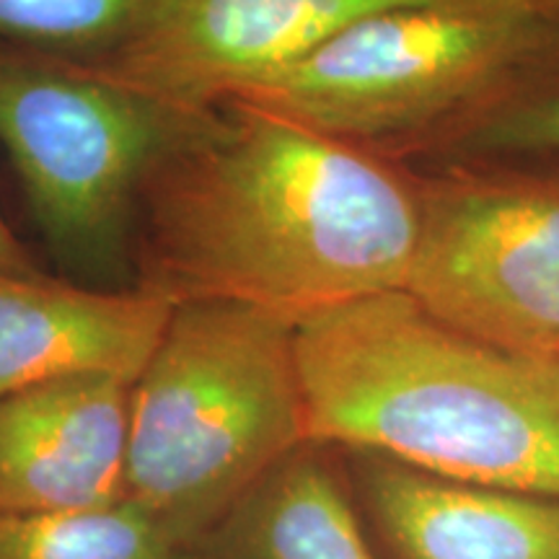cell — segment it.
<instances>
[{"label":"cell","mask_w":559,"mask_h":559,"mask_svg":"<svg viewBox=\"0 0 559 559\" xmlns=\"http://www.w3.org/2000/svg\"><path fill=\"white\" fill-rule=\"evenodd\" d=\"M153 288L304 321L404 290L419 200L347 140L243 102L210 107L145 187Z\"/></svg>","instance_id":"1"},{"label":"cell","mask_w":559,"mask_h":559,"mask_svg":"<svg viewBox=\"0 0 559 559\" xmlns=\"http://www.w3.org/2000/svg\"><path fill=\"white\" fill-rule=\"evenodd\" d=\"M309 443L559 498V362L495 347L407 290L296 324Z\"/></svg>","instance_id":"2"},{"label":"cell","mask_w":559,"mask_h":559,"mask_svg":"<svg viewBox=\"0 0 559 559\" xmlns=\"http://www.w3.org/2000/svg\"><path fill=\"white\" fill-rule=\"evenodd\" d=\"M306 443L296 321L226 300L174 306L132 383L124 502L192 551Z\"/></svg>","instance_id":"3"},{"label":"cell","mask_w":559,"mask_h":559,"mask_svg":"<svg viewBox=\"0 0 559 559\" xmlns=\"http://www.w3.org/2000/svg\"><path fill=\"white\" fill-rule=\"evenodd\" d=\"M205 115L83 62L0 47V143L41 236L81 267L120 257L135 200Z\"/></svg>","instance_id":"4"},{"label":"cell","mask_w":559,"mask_h":559,"mask_svg":"<svg viewBox=\"0 0 559 559\" xmlns=\"http://www.w3.org/2000/svg\"><path fill=\"white\" fill-rule=\"evenodd\" d=\"M534 19L506 0L396 5L355 21L230 102L347 143L412 130L469 99L519 58Z\"/></svg>","instance_id":"5"},{"label":"cell","mask_w":559,"mask_h":559,"mask_svg":"<svg viewBox=\"0 0 559 559\" xmlns=\"http://www.w3.org/2000/svg\"><path fill=\"white\" fill-rule=\"evenodd\" d=\"M404 290L453 330L559 362V192L464 185L419 200Z\"/></svg>","instance_id":"6"},{"label":"cell","mask_w":559,"mask_h":559,"mask_svg":"<svg viewBox=\"0 0 559 559\" xmlns=\"http://www.w3.org/2000/svg\"><path fill=\"white\" fill-rule=\"evenodd\" d=\"M436 0H153L99 73L190 109L226 104L347 29Z\"/></svg>","instance_id":"7"},{"label":"cell","mask_w":559,"mask_h":559,"mask_svg":"<svg viewBox=\"0 0 559 559\" xmlns=\"http://www.w3.org/2000/svg\"><path fill=\"white\" fill-rule=\"evenodd\" d=\"M132 386L81 376L0 396V515L124 500Z\"/></svg>","instance_id":"8"},{"label":"cell","mask_w":559,"mask_h":559,"mask_svg":"<svg viewBox=\"0 0 559 559\" xmlns=\"http://www.w3.org/2000/svg\"><path fill=\"white\" fill-rule=\"evenodd\" d=\"M174 306L153 288L91 290L45 272H0V396L81 376L132 386Z\"/></svg>","instance_id":"9"},{"label":"cell","mask_w":559,"mask_h":559,"mask_svg":"<svg viewBox=\"0 0 559 559\" xmlns=\"http://www.w3.org/2000/svg\"><path fill=\"white\" fill-rule=\"evenodd\" d=\"M360 498L394 559H559V498L360 453Z\"/></svg>","instance_id":"10"},{"label":"cell","mask_w":559,"mask_h":559,"mask_svg":"<svg viewBox=\"0 0 559 559\" xmlns=\"http://www.w3.org/2000/svg\"><path fill=\"white\" fill-rule=\"evenodd\" d=\"M324 451L306 443L264 474L194 544L202 559H379Z\"/></svg>","instance_id":"11"},{"label":"cell","mask_w":559,"mask_h":559,"mask_svg":"<svg viewBox=\"0 0 559 559\" xmlns=\"http://www.w3.org/2000/svg\"><path fill=\"white\" fill-rule=\"evenodd\" d=\"M0 559H190L130 502L73 513L0 515Z\"/></svg>","instance_id":"12"},{"label":"cell","mask_w":559,"mask_h":559,"mask_svg":"<svg viewBox=\"0 0 559 559\" xmlns=\"http://www.w3.org/2000/svg\"><path fill=\"white\" fill-rule=\"evenodd\" d=\"M153 0H0V47L83 66L132 37Z\"/></svg>","instance_id":"13"},{"label":"cell","mask_w":559,"mask_h":559,"mask_svg":"<svg viewBox=\"0 0 559 559\" xmlns=\"http://www.w3.org/2000/svg\"><path fill=\"white\" fill-rule=\"evenodd\" d=\"M489 140L513 148H555L559 151V96L510 115L495 124Z\"/></svg>","instance_id":"14"},{"label":"cell","mask_w":559,"mask_h":559,"mask_svg":"<svg viewBox=\"0 0 559 559\" xmlns=\"http://www.w3.org/2000/svg\"><path fill=\"white\" fill-rule=\"evenodd\" d=\"M0 272H16V275H39L41 272L24 243L9 228L3 213H0Z\"/></svg>","instance_id":"15"},{"label":"cell","mask_w":559,"mask_h":559,"mask_svg":"<svg viewBox=\"0 0 559 559\" xmlns=\"http://www.w3.org/2000/svg\"><path fill=\"white\" fill-rule=\"evenodd\" d=\"M506 3L531 13V16H536V13H559V0H506Z\"/></svg>","instance_id":"16"}]
</instances>
